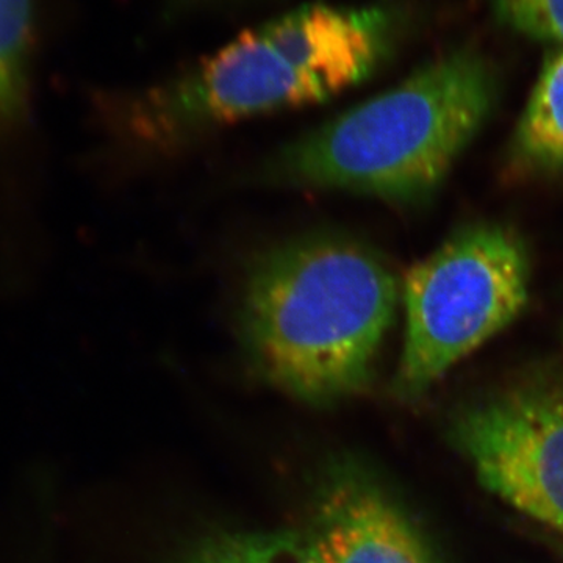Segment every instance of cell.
Here are the masks:
<instances>
[{"label":"cell","instance_id":"7","mask_svg":"<svg viewBox=\"0 0 563 563\" xmlns=\"http://www.w3.org/2000/svg\"><path fill=\"white\" fill-rule=\"evenodd\" d=\"M521 172L563 174V47L540 70L510 146Z\"/></svg>","mask_w":563,"mask_h":563},{"label":"cell","instance_id":"3","mask_svg":"<svg viewBox=\"0 0 563 563\" xmlns=\"http://www.w3.org/2000/svg\"><path fill=\"white\" fill-rule=\"evenodd\" d=\"M498 80L459 49L292 141L266 166L274 184L415 203L432 195L495 106Z\"/></svg>","mask_w":563,"mask_h":563},{"label":"cell","instance_id":"4","mask_svg":"<svg viewBox=\"0 0 563 563\" xmlns=\"http://www.w3.org/2000/svg\"><path fill=\"white\" fill-rule=\"evenodd\" d=\"M531 262L523 240L501 224L454 233L407 274L406 336L395 391L417 398L523 312Z\"/></svg>","mask_w":563,"mask_h":563},{"label":"cell","instance_id":"2","mask_svg":"<svg viewBox=\"0 0 563 563\" xmlns=\"http://www.w3.org/2000/svg\"><path fill=\"white\" fill-rule=\"evenodd\" d=\"M406 20L390 2L309 3L240 33L132 109L143 139L176 141L231 122L324 102L388 62Z\"/></svg>","mask_w":563,"mask_h":563},{"label":"cell","instance_id":"8","mask_svg":"<svg viewBox=\"0 0 563 563\" xmlns=\"http://www.w3.org/2000/svg\"><path fill=\"white\" fill-rule=\"evenodd\" d=\"M176 563H321L309 533L214 532L191 543Z\"/></svg>","mask_w":563,"mask_h":563},{"label":"cell","instance_id":"10","mask_svg":"<svg viewBox=\"0 0 563 563\" xmlns=\"http://www.w3.org/2000/svg\"><path fill=\"white\" fill-rule=\"evenodd\" d=\"M492 9L504 27L563 47V0H492Z\"/></svg>","mask_w":563,"mask_h":563},{"label":"cell","instance_id":"1","mask_svg":"<svg viewBox=\"0 0 563 563\" xmlns=\"http://www.w3.org/2000/svg\"><path fill=\"white\" fill-rule=\"evenodd\" d=\"M398 299V280L379 252L339 233H313L251 266L240 333L269 383L301 401L329 404L372 380Z\"/></svg>","mask_w":563,"mask_h":563},{"label":"cell","instance_id":"5","mask_svg":"<svg viewBox=\"0 0 563 563\" xmlns=\"http://www.w3.org/2000/svg\"><path fill=\"white\" fill-rule=\"evenodd\" d=\"M453 437L488 492L563 536V388L492 396L457 418Z\"/></svg>","mask_w":563,"mask_h":563},{"label":"cell","instance_id":"9","mask_svg":"<svg viewBox=\"0 0 563 563\" xmlns=\"http://www.w3.org/2000/svg\"><path fill=\"white\" fill-rule=\"evenodd\" d=\"M32 36V0H0V133L25 114Z\"/></svg>","mask_w":563,"mask_h":563},{"label":"cell","instance_id":"6","mask_svg":"<svg viewBox=\"0 0 563 563\" xmlns=\"http://www.w3.org/2000/svg\"><path fill=\"white\" fill-rule=\"evenodd\" d=\"M307 533L321 563H439L401 507L351 461L325 473Z\"/></svg>","mask_w":563,"mask_h":563}]
</instances>
